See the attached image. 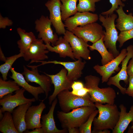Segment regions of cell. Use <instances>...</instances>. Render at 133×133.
Instances as JSON below:
<instances>
[{"instance_id": "6da1fadb", "label": "cell", "mask_w": 133, "mask_h": 133, "mask_svg": "<svg viewBox=\"0 0 133 133\" xmlns=\"http://www.w3.org/2000/svg\"><path fill=\"white\" fill-rule=\"evenodd\" d=\"M95 106L99 111V116L95 117L91 133H98L105 130H113L117 124L119 118L120 112L116 105L107 103L105 105L96 103Z\"/></svg>"}, {"instance_id": "7a4b0ae2", "label": "cell", "mask_w": 133, "mask_h": 133, "mask_svg": "<svg viewBox=\"0 0 133 133\" xmlns=\"http://www.w3.org/2000/svg\"><path fill=\"white\" fill-rule=\"evenodd\" d=\"M84 87L89 89L88 92L91 101L93 103L101 104H115L116 94L115 90L110 87L100 88L98 86L100 78L90 75L84 78Z\"/></svg>"}, {"instance_id": "3957f363", "label": "cell", "mask_w": 133, "mask_h": 133, "mask_svg": "<svg viewBox=\"0 0 133 133\" xmlns=\"http://www.w3.org/2000/svg\"><path fill=\"white\" fill-rule=\"evenodd\" d=\"M96 108V107H81L73 109L68 113L58 111L57 115L63 129L79 128L87 121Z\"/></svg>"}, {"instance_id": "277c9868", "label": "cell", "mask_w": 133, "mask_h": 133, "mask_svg": "<svg viewBox=\"0 0 133 133\" xmlns=\"http://www.w3.org/2000/svg\"><path fill=\"white\" fill-rule=\"evenodd\" d=\"M99 17L102 25L106 30L103 38L104 45L108 51L115 58L120 53L116 46L118 32L116 28L115 21L117 18V15L114 13L109 16H103L100 14Z\"/></svg>"}, {"instance_id": "5b68a950", "label": "cell", "mask_w": 133, "mask_h": 133, "mask_svg": "<svg viewBox=\"0 0 133 133\" xmlns=\"http://www.w3.org/2000/svg\"><path fill=\"white\" fill-rule=\"evenodd\" d=\"M57 97L60 108L65 113L81 107H96L91 101L89 93L81 97L73 94L69 90H66L60 92Z\"/></svg>"}, {"instance_id": "8992f818", "label": "cell", "mask_w": 133, "mask_h": 133, "mask_svg": "<svg viewBox=\"0 0 133 133\" xmlns=\"http://www.w3.org/2000/svg\"><path fill=\"white\" fill-rule=\"evenodd\" d=\"M104 31L102 26L95 22L77 27L71 32L85 42L90 41L93 44L104 36Z\"/></svg>"}, {"instance_id": "52a82bcc", "label": "cell", "mask_w": 133, "mask_h": 133, "mask_svg": "<svg viewBox=\"0 0 133 133\" xmlns=\"http://www.w3.org/2000/svg\"><path fill=\"white\" fill-rule=\"evenodd\" d=\"M26 91L22 88L15 91V94H8L0 100V105L2 106L0 110L3 113L8 112L12 113L17 106L29 102H33L36 100L34 98H26L24 93Z\"/></svg>"}, {"instance_id": "ba28073f", "label": "cell", "mask_w": 133, "mask_h": 133, "mask_svg": "<svg viewBox=\"0 0 133 133\" xmlns=\"http://www.w3.org/2000/svg\"><path fill=\"white\" fill-rule=\"evenodd\" d=\"M31 68V70L23 66V71L22 74L28 82H34L39 84L43 89L46 95L45 98L41 101H44L47 99L49 92L51 91V81L50 78L47 75H40L37 67L35 66L27 65Z\"/></svg>"}, {"instance_id": "9c48e42d", "label": "cell", "mask_w": 133, "mask_h": 133, "mask_svg": "<svg viewBox=\"0 0 133 133\" xmlns=\"http://www.w3.org/2000/svg\"><path fill=\"white\" fill-rule=\"evenodd\" d=\"M64 35L63 37L71 46L75 59H78L81 58L87 60L91 59L90 50L88 49L90 45L87 43L68 30Z\"/></svg>"}, {"instance_id": "30bf717a", "label": "cell", "mask_w": 133, "mask_h": 133, "mask_svg": "<svg viewBox=\"0 0 133 133\" xmlns=\"http://www.w3.org/2000/svg\"><path fill=\"white\" fill-rule=\"evenodd\" d=\"M35 29L39 32L38 38L41 39L46 44L50 43L52 46H54L59 38L56 33H53L52 23L48 17L42 15L35 21Z\"/></svg>"}, {"instance_id": "8fae6325", "label": "cell", "mask_w": 133, "mask_h": 133, "mask_svg": "<svg viewBox=\"0 0 133 133\" xmlns=\"http://www.w3.org/2000/svg\"><path fill=\"white\" fill-rule=\"evenodd\" d=\"M127 54V49H123L117 57L107 64L102 66L98 64L93 67L94 69L101 76L102 83L107 82L113 74L120 70L121 69L119 65Z\"/></svg>"}, {"instance_id": "7c38bea8", "label": "cell", "mask_w": 133, "mask_h": 133, "mask_svg": "<svg viewBox=\"0 0 133 133\" xmlns=\"http://www.w3.org/2000/svg\"><path fill=\"white\" fill-rule=\"evenodd\" d=\"M44 73L50 78L52 84L54 86V91L48 98L49 104L51 105L59 93L64 90H69L71 88L74 82L70 81L67 78V71L65 68H62L58 73L54 75Z\"/></svg>"}, {"instance_id": "4fadbf2b", "label": "cell", "mask_w": 133, "mask_h": 133, "mask_svg": "<svg viewBox=\"0 0 133 133\" xmlns=\"http://www.w3.org/2000/svg\"><path fill=\"white\" fill-rule=\"evenodd\" d=\"M126 49L127 55L121 62V68L117 74L110 77L107 82V84L108 85H112L116 87L123 95L126 94V88L122 87L120 85V82L123 81L126 84L129 83V76L127 75V69L129 60L133 56V46L130 45L127 47Z\"/></svg>"}, {"instance_id": "5bb4252c", "label": "cell", "mask_w": 133, "mask_h": 133, "mask_svg": "<svg viewBox=\"0 0 133 133\" xmlns=\"http://www.w3.org/2000/svg\"><path fill=\"white\" fill-rule=\"evenodd\" d=\"M40 62L41 64L35 66L38 67L40 66L46 64L53 63L55 64H60L63 66L67 71V77L71 81H76L81 77L83 74L82 71L83 69L86 62L83 61L82 58L74 62H62L56 60L48 61H40L35 62Z\"/></svg>"}, {"instance_id": "9a60e30c", "label": "cell", "mask_w": 133, "mask_h": 133, "mask_svg": "<svg viewBox=\"0 0 133 133\" xmlns=\"http://www.w3.org/2000/svg\"><path fill=\"white\" fill-rule=\"evenodd\" d=\"M50 12L49 18L59 35L64 34L66 30L65 26L61 17V7L62 3L60 0H49L45 4Z\"/></svg>"}, {"instance_id": "2e32d148", "label": "cell", "mask_w": 133, "mask_h": 133, "mask_svg": "<svg viewBox=\"0 0 133 133\" xmlns=\"http://www.w3.org/2000/svg\"><path fill=\"white\" fill-rule=\"evenodd\" d=\"M43 41L40 39H37L31 44L29 48L24 53L23 57L26 61L31 60L30 64L40 61H43L48 58L46 54L49 51Z\"/></svg>"}, {"instance_id": "e0dca14e", "label": "cell", "mask_w": 133, "mask_h": 133, "mask_svg": "<svg viewBox=\"0 0 133 133\" xmlns=\"http://www.w3.org/2000/svg\"><path fill=\"white\" fill-rule=\"evenodd\" d=\"M99 17L96 14L89 12H78L74 15L69 17L64 21V24L67 30L71 32L78 26H82L96 22Z\"/></svg>"}, {"instance_id": "ac0fdd59", "label": "cell", "mask_w": 133, "mask_h": 133, "mask_svg": "<svg viewBox=\"0 0 133 133\" xmlns=\"http://www.w3.org/2000/svg\"><path fill=\"white\" fill-rule=\"evenodd\" d=\"M46 107L43 101H42L38 105L31 106L29 107L25 117L27 130H33L36 128L41 127L40 122L41 115Z\"/></svg>"}, {"instance_id": "d6986e66", "label": "cell", "mask_w": 133, "mask_h": 133, "mask_svg": "<svg viewBox=\"0 0 133 133\" xmlns=\"http://www.w3.org/2000/svg\"><path fill=\"white\" fill-rule=\"evenodd\" d=\"M58 101L57 99L56 98L52 102L48 113L41 116V128L43 133H66L68 132L67 129H58L55 125L53 114Z\"/></svg>"}, {"instance_id": "ffe728a7", "label": "cell", "mask_w": 133, "mask_h": 133, "mask_svg": "<svg viewBox=\"0 0 133 133\" xmlns=\"http://www.w3.org/2000/svg\"><path fill=\"white\" fill-rule=\"evenodd\" d=\"M10 70L12 73V75L10 76V77L20 86L31 94L36 101L39 100V94L45 93L43 89L40 86L36 87L29 84L22 74L17 72L12 67Z\"/></svg>"}, {"instance_id": "44dd1931", "label": "cell", "mask_w": 133, "mask_h": 133, "mask_svg": "<svg viewBox=\"0 0 133 133\" xmlns=\"http://www.w3.org/2000/svg\"><path fill=\"white\" fill-rule=\"evenodd\" d=\"M32 102L28 103L17 106L12 113L15 127L18 133L27 130L25 117L26 112Z\"/></svg>"}, {"instance_id": "7402d4cb", "label": "cell", "mask_w": 133, "mask_h": 133, "mask_svg": "<svg viewBox=\"0 0 133 133\" xmlns=\"http://www.w3.org/2000/svg\"><path fill=\"white\" fill-rule=\"evenodd\" d=\"M45 45L49 51L58 54L60 57L64 58L68 57L75 60L69 43L63 37H60L54 46H51L50 43H47Z\"/></svg>"}, {"instance_id": "603a6c76", "label": "cell", "mask_w": 133, "mask_h": 133, "mask_svg": "<svg viewBox=\"0 0 133 133\" xmlns=\"http://www.w3.org/2000/svg\"><path fill=\"white\" fill-rule=\"evenodd\" d=\"M119 107L120 110L119 119L116 127L112 130V133H123L130 123L133 121V105L128 113L124 104H120Z\"/></svg>"}, {"instance_id": "cb8c5ba5", "label": "cell", "mask_w": 133, "mask_h": 133, "mask_svg": "<svg viewBox=\"0 0 133 133\" xmlns=\"http://www.w3.org/2000/svg\"><path fill=\"white\" fill-rule=\"evenodd\" d=\"M123 7L120 6L116 11L118 15L116 19V27L120 32L133 29V16L130 13L126 14L123 9Z\"/></svg>"}, {"instance_id": "d4e9b609", "label": "cell", "mask_w": 133, "mask_h": 133, "mask_svg": "<svg viewBox=\"0 0 133 133\" xmlns=\"http://www.w3.org/2000/svg\"><path fill=\"white\" fill-rule=\"evenodd\" d=\"M17 31L20 37V39L17 42L18 47L20 52L24 54L31 43L37 39L32 32H26L24 30L20 28H17Z\"/></svg>"}, {"instance_id": "484cf974", "label": "cell", "mask_w": 133, "mask_h": 133, "mask_svg": "<svg viewBox=\"0 0 133 133\" xmlns=\"http://www.w3.org/2000/svg\"><path fill=\"white\" fill-rule=\"evenodd\" d=\"M104 36L89 47L90 50H96L100 54L102 57L101 61L102 65L106 64L115 58L113 55L108 51L104 45L103 40Z\"/></svg>"}, {"instance_id": "4316f807", "label": "cell", "mask_w": 133, "mask_h": 133, "mask_svg": "<svg viewBox=\"0 0 133 133\" xmlns=\"http://www.w3.org/2000/svg\"><path fill=\"white\" fill-rule=\"evenodd\" d=\"M78 0H60L62 3L61 7L62 20L65 21L72 15L77 12L76 4Z\"/></svg>"}, {"instance_id": "83f0119b", "label": "cell", "mask_w": 133, "mask_h": 133, "mask_svg": "<svg viewBox=\"0 0 133 133\" xmlns=\"http://www.w3.org/2000/svg\"><path fill=\"white\" fill-rule=\"evenodd\" d=\"M0 131L3 133H18L15 127L11 113L5 112L0 121Z\"/></svg>"}, {"instance_id": "f1b7e54d", "label": "cell", "mask_w": 133, "mask_h": 133, "mask_svg": "<svg viewBox=\"0 0 133 133\" xmlns=\"http://www.w3.org/2000/svg\"><path fill=\"white\" fill-rule=\"evenodd\" d=\"M20 86L14 80L8 81L0 78V99L20 89Z\"/></svg>"}, {"instance_id": "f546056e", "label": "cell", "mask_w": 133, "mask_h": 133, "mask_svg": "<svg viewBox=\"0 0 133 133\" xmlns=\"http://www.w3.org/2000/svg\"><path fill=\"white\" fill-rule=\"evenodd\" d=\"M23 53L21 52L17 54L6 58L5 63L0 66V72L2 75L3 79L5 81L7 80V76L9 71L10 70L14 62L18 58L23 57Z\"/></svg>"}, {"instance_id": "4dcf8cb0", "label": "cell", "mask_w": 133, "mask_h": 133, "mask_svg": "<svg viewBox=\"0 0 133 133\" xmlns=\"http://www.w3.org/2000/svg\"><path fill=\"white\" fill-rule=\"evenodd\" d=\"M101 0H78L77 5L78 12H83L91 11L94 12L96 10L95 3Z\"/></svg>"}, {"instance_id": "1f68e13d", "label": "cell", "mask_w": 133, "mask_h": 133, "mask_svg": "<svg viewBox=\"0 0 133 133\" xmlns=\"http://www.w3.org/2000/svg\"><path fill=\"white\" fill-rule=\"evenodd\" d=\"M99 113L98 110H95L89 116L87 121L79 128L80 133H91V126L94 118Z\"/></svg>"}, {"instance_id": "d6a6232c", "label": "cell", "mask_w": 133, "mask_h": 133, "mask_svg": "<svg viewBox=\"0 0 133 133\" xmlns=\"http://www.w3.org/2000/svg\"><path fill=\"white\" fill-rule=\"evenodd\" d=\"M133 38V29L120 32L117 40L119 43V47H121L125 42Z\"/></svg>"}, {"instance_id": "836d02e7", "label": "cell", "mask_w": 133, "mask_h": 133, "mask_svg": "<svg viewBox=\"0 0 133 133\" xmlns=\"http://www.w3.org/2000/svg\"><path fill=\"white\" fill-rule=\"evenodd\" d=\"M126 0H109L110 2L112 4L111 8L108 10L104 12L101 13L103 16H109L114 13V12L116 11L119 7L118 6L123 7L125 6V4L122 2H125Z\"/></svg>"}, {"instance_id": "e575fe53", "label": "cell", "mask_w": 133, "mask_h": 133, "mask_svg": "<svg viewBox=\"0 0 133 133\" xmlns=\"http://www.w3.org/2000/svg\"><path fill=\"white\" fill-rule=\"evenodd\" d=\"M12 21L7 17H3L0 15V28L5 29L7 26H10L12 25Z\"/></svg>"}, {"instance_id": "d590c367", "label": "cell", "mask_w": 133, "mask_h": 133, "mask_svg": "<svg viewBox=\"0 0 133 133\" xmlns=\"http://www.w3.org/2000/svg\"><path fill=\"white\" fill-rule=\"evenodd\" d=\"M90 91L89 89L85 87L77 90H73L71 91L73 95L81 97H83L86 95Z\"/></svg>"}, {"instance_id": "8d00e7d4", "label": "cell", "mask_w": 133, "mask_h": 133, "mask_svg": "<svg viewBox=\"0 0 133 133\" xmlns=\"http://www.w3.org/2000/svg\"><path fill=\"white\" fill-rule=\"evenodd\" d=\"M128 87L126 88V94L131 97L133 99V76H129Z\"/></svg>"}, {"instance_id": "74e56055", "label": "cell", "mask_w": 133, "mask_h": 133, "mask_svg": "<svg viewBox=\"0 0 133 133\" xmlns=\"http://www.w3.org/2000/svg\"><path fill=\"white\" fill-rule=\"evenodd\" d=\"M84 87V84L80 81H74L72 84L71 88L73 90H77L83 88Z\"/></svg>"}, {"instance_id": "f35d334b", "label": "cell", "mask_w": 133, "mask_h": 133, "mask_svg": "<svg viewBox=\"0 0 133 133\" xmlns=\"http://www.w3.org/2000/svg\"><path fill=\"white\" fill-rule=\"evenodd\" d=\"M127 75L129 76H133V56L129 62L127 66Z\"/></svg>"}, {"instance_id": "ab89813d", "label": "cell", "mask_w": 133, "mask_h": 133, "mask_svg": "<svg viewBox=\"0 0 133 133\" xmlns=\"http://www.w3.org/2000/svg\"><path fill=\"white\" fill-rule=\"evenodd\" d=\"M23 133H43V130L41 128H36L32 131H30L26 130Z\"/></svg>"}, {"instance_id": "60d3db41", "label": "cell", "mask_w": 133, "mask_h": 133, "mask_svg": "<svg viewBox=\"0 0 133 133\" xmlns=\"http://www.w3.org/2000/svg\"><path fill=\"white\" fill-rule=\"evenodd\" d=\"M67 129L69 133H80L78 128L71 127Z\"/></svg>"}, {"instance_id": "b9f144b4", "label": "cell", "mask_w": 133, "mask_h": 133, "mask_svg": "<svg viewBox=\"0 0 133 133\" xmlns=\"http://www.w3.org/2000/svg\"><path fill=\"white\" fill-rule=\"evenodd\" d=\"M0 60L1 61H3L4 62L5 61L6 59V58L5 57L0 47Z\"/></svg>"}, {"instance_id": "7bdbcfd3", "label": "cell", "mask_w": 133, "mask_h": 133, "mask_svg": "<svg viewBox=\"0 0 133 133\" xmlns=\"http://www.w3.org/2000/svg\"><path fill=\"white\" fill-rule=\"evenodd\" d=\"M127 133H133V121L131 122V125L128 127Z\"/></svg>"}, {"instance_id": "ee69618b", "label": "cell", "mask_w": 133, "mask_h": 133, "mask_svg": "<svg viewBox=\"0 0 133 133\" xmlns=\"http://www.w3.org/2000/svg\"><path fill=\"white\" fill-rule=\"evenodd\" d=\"M110 131L108 130H105L98 132V133H110Z\"/></svg>"}, {"instance_id": "f6af8a7d", "label": "cell", "mask_w": 133, "mask_h": 133, "mask_svg": "<svg viewBox=\"0 0 133 133\" xmlns=\"http://www.w3.org/2000/svg\"><path fill=\"white\" fill-rule=\"evenodd\" d=\"M3 112L0 110V119L1 120L3 118L4 115H3Z\"/></svg>"}]
</instances>
